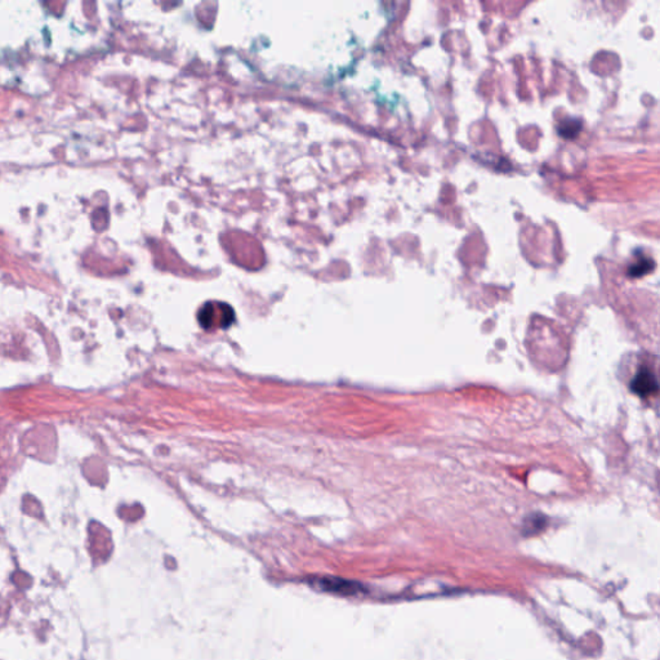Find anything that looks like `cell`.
<instances>
[{
	"instance_id": "obj_1",
	"label": "cell",
	"mask_w": 660,
	"mask_h": 660,
	"mask_svg": "<svg viewBox=\"0 0 660 660\" xmlns=\"http://www.w3.org/2000/svg\"><path fill=\"white\" fill-rule=\"evenodd\" d=\"M217 319H220L221 327H229L234 322V310L226 303H220V310L215 303H206L199 313V322L204 328L218 327Z\"/></svg>"
},
{
	"instance_id": "obj_2",
	"label": "cell",
	"mask_w": 660,
	"mask_h": 660,
	"mask_svg": "<svg viewBox=\"0 0 660 660\" xmlns=\"http://www.w3.org/2000/svg\"><path fill=\"white\" fill-rule=\"evenodd\" d=\"M631 389L637 396H652L658 392V380L650 369L641 368L631 382Z\"/></svg>"
},
{
	"instance_id": "obj_3",
	"label": "cell",
	"mask_w": 660,
	"mask_h": 660,
	"mask_svg": "<svg viewBox=\"0 0 660 660\" xmlns=\"http://www.w3.org/2000/svg\"><path fill=\"white\" fill-rule=\"evenodd\" d=\"M320 586L325 591H331L337 594H355L360 591V588L355 583L346 582L342 579H333V578H325L320 582Z\"/></svg>"
},
{
	"instance_id": "obj_4",
	"label": "cell",
	"mask_w": 660,
	"mask_h": 660,
	"mask_svg": "<svg viewBox=\"0 0 660 660\" xmlns=\"http://www.w3.org/2000/svg\"><path fill=\"white\" fill-rule=\"evenodd\" d=\"M652 268H654V262L652 258H640L636 261L635 264L629 266L628 275L631 278H641L646 273H650Z\"/></svg>"
},
{
	"instance_id": "obj_5",
	"label": "cell",
	"mask_w": 660,
	"mask_h": 660,
	"mask_svg": "<svg viewBox=\"0 0 660 660\" xmlns=\"http://www.w3.org/2000/svg\"><path fill=\"white\" fill-rule=\"evenodd\" d=\"M582 131V123L578 119H568L559 127V133L564 138L573 140Z\"/></svg>"
},
{
	"instance_id": "obj_6",
	"label": "cell",
	"mask_w": 660,
	"mask_h": 660,
	"mask_svg": "<svg viewBox=\"0 0 660 660\" xmlns=\"http://www.w3.org/2000/svg\"><path fill=\"white\" fill-rule=\"evenodd\" d=\"M545 517H542L539 515H534L531 519L525 521V533L526 534H534V533H538L540 529L545 528Z\"/></svg>"
}]
</instances>
